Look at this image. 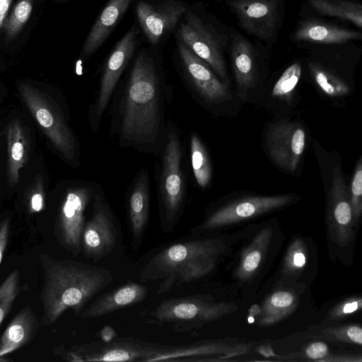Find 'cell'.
<instances>
[{"label": "cell", "instance_id": "6", "mask_svg": "<svg viewBox=\"0 0 362 362\" xmlns=\"http://www.w3.org/2000/svg\"><path fill=\"white\" fill-rule=\"evenodd\" d=\"M22 100L62 157L72 166L80 163L77 138L62 109L49 95L26 83L18 86Z\"/></svg>", "mask_w": 362, "mask_h": 362}, {"label": "cell", "instance_id": "24", "mask_svg": "<svg viewBox=\"0 0 362 362\" xmlns=\"http://www.w3.org/2000/svg\"><path fill=\"white\" fill-rule=\"evenodd\" d=\"M8 146L7 174L11 187L18 182L19 171L26 163L30 151V139L19 119H13L6 128Z\"/></svg>", "mask_w": 362, "mask_h": 362}, {"label": "cell", "instance_id": "43", "mask_svg": "<svg viewBox=\"0 0 362 362\" xmlns=\"http://www.w3.org/2000/svg\"><path fill=\"white\" fill-rule=\"evenodd\" d=\"M57 1H65V0H57Z\"/></svg>", "mask_w": 362, "mask_h": 362}, {"label": "cell", "instance_id": "3", "mask_svg": "<svg viewBox=\"0 0 362 362\" xmlns=\"http://www.w3.org/2000/svg\"><path fill=\"white\" fill-rule=\"evenodd\" d=\"M219 239L207 238L168 245L153 255L141 271V283L158 281L157 294L209 274L224 251Z\"/></svg>", "mask_w": 362, "mask_h": 362}, {"label": "cell", "instance_id": "32", "mask_svg": "<svg viewBox=\"0 0 362 362\" xmlns=\"http://www.w3.org/2000/svg\"><path fill=\"white\" fill-rule=\"evenodd\" d=\"M308 255V248L303 238H294L289 245L284 258L283 274L287 276L299 275L305 268Z\"/></svg>", "mask_w": 362, "mask_h": 362}, {"label": "cell", "instance_id": "27", "mask_svg": "<svg viewBox=\"0 0 362 362\" xmlns=\"http://www.w3.org/2000/svg\"><path fill=\"white\" fill-rule=\"evenodd\" d=\"M298 302L297 295L291 290L274 291L263 301L256 315V323L265 327L279 322L293 312Z\"/></svg>", "mask_w": 362, "mask_h": 362}, {"label": "cell", "instance_id": "11", "mask_svg": "<svg viewBox=\"0 0 362 362\" xmlns=\"http://www.w3.org/2000/svg\"><path fill=\"white\" fill-rule=\"evenodd\" d=\"M173 61L184 85L197 99L212 105L222 103L230 97L228 84L177 40H175Z\"/></svg>", "mask_w": 362, "mask_h": 362}, {"label": "cell", "instance_id": "14", "mask_svg": "<svg viewBox=\"0 0 362 362\" xmlns=\"http://www.w3.org/2000/svg\"><path fill=\"white\" fill-rule=\"evenodd\" d=\"M189 4L184 0H136V22L148 45L162 48Z\"/></svg>", "mask_w": 362, "mask_h": 362}, {"label": "cell", "instance_id": "13", "mask_svg": "<svg viewBox=\"0 0 362 362\" xmlns=\"http://www.w3.org/2000/svg\"><path fill=\"white\" fill-rule=\"evenodd\" d=\"M92 202V214L85 222L81 235V252L86 258L98 262L115 249L117 230L115 214L100 185Z\"/></svg>", "mask_w": 362, "mask_h": 362}, {"label": "cell", "instance_id": "15", "mask_svg": "<svg viewBox=\"0 0 362 362\" xmlns=\"http://www.w3.org/2000/svg\"><path fill=\"white\" fill-rule=\"evenodd\" d=\"M267 47L251 40L235 28L230 27L228 54L232 66L238 95L246 100L247 93L257 81L267 57Z\"/></svg>", "mask_w": 362, "mask_h": 362}, {"label": "cell", "instance_id": "26", "mask_svg": "<svg viewBox=\"0 0 362 362\" xmlns=\"http://www.w3.org/2000/svg\"><path fill=\"white\" fill-rule=\"evenodd\" d=\"M272 235V228L270 226L264 227L243 250L235 272L238 279L247 281L258 272L270 246Z\"/></svg>", "mask_w": 362, "mask_h": 362}, {"label": "cell", "instance_id": "35", "mask_svg": "<svg viewBox=\"0 0 362 362\" xmlns=\"http://www.w3.org/2000/svg\"><path fill=\"white\" fill-rule=\"evenodd\" d=\"M33 0H19L3 26L8 37H13L22 29L29 19Z\"/></svg>", "mask_w": 362, "mask_h": 362}, {"label": "cell", "instance_id": "38", "mask_svg": "<svg viewBox=\"0 0 362 362\" xmlns=\"http://www.w3.org/2000/svg\"><path fill=\"white\" fill-rule=\"evenodd\" d=\"M27 208L29 214L42 211L45 208V192L41 175L35 177L28 194L26 197Z\"/></svg>", "mask_w": 362, "mask_h": 362}, {"label": "cell", "instance_id": "29", "mask_svg": "<svg viewBox=\"0 0 362 362\" xmlns=\"http://www.w3.org/2000/svg\"><path fill=\"white\" fill-rule=\"evenodd\" d=\"M303 336L305 338L321 340L335 344L361 346L362 329L359 325L313 326L305 329Z\"/></svg>", "mask_w": 362, "mask_h": 362}, {"label": "cell", "instance_id": "9", "mask_svg": "<svg viewBox=\"0 0 362 362\" xmlns=\"http://www.w3.org/2000/svg\"><path fill=\"white\" fill-rule=\"evenodd\" d=\"M240 28L269 48L278 40L286 13L285 0H227Z\"/></svg>", "mask_w": 362, "mask_h": 362}, {"label": "cell", "instance_id": "34", "mask_svg": "<svg viewBox=\"0 0 362 362\" xmlns=\"http://www.w3.org/2000/svg\"><path fill=\"white\" fill-rule=\"evenodd\" d=\"M21 292L20 272L12 271L0 286V326Z\"/></svg>", "mask_w": 362, "mask_h": 362}, {"label": "cell", "instance_id": "31", "mask_svg": "<svg viewBox=\"0 0 362 362\" xmlns=\"http://www.w3.org/2000/svg\"><path fill=\"white\" fill-rule=\"evenodd\" d=\"M189 153L194 180L201 188H206L211 180V163L205 146L195 133L190 135Z\"/></svg>", "mask_w": 362, "mask_h": 362}, {"label": "cell", "instance_id": "23", "mask_svg": "<svg viewBox=\"0 0 362 362\" xmlns=\"http://www.w3.org/2000/svg\"><path fill=\"white\" fill-rule=\"evenodd\" d=\"M38 327L37 316L27 305L11 321L0 338V358L29 343Z\"/></svg>", "mask_w": 362, "mask_h": 362}, {"label": "cell", "instance_id": "40", "mask_svg": "<svg viewBox=\"0 0 362 362\" xmlns=\"http://www.w3.org/2000/svg\"><path fill=\"white\" fill-rule=\"evenodd\" d=\"M12 1L13 0H0V29L3 26Z\"/></svg>", "mask_w": 362, "mask_h": 362}, {"label": "cell", "instance_id": "41", "mask_svg": "<svg viewBox=\"0 0 362 362\" xmlns=\"http://www.w3.org/2000/svg\"><path fill=\"white\" fill-rule=\"evenodd\" d=\"M101 336L103 341H110L112 340L113 337L115 336V332L112 327H105L102 330Z\"/></svg>", "mask_w": 362, "mask_h": 362}, {"label": "cell", "instance_id": "39", "mask_svg": "<svg viewBox=\"0 0 362 362\" xmlns=\"http://www.w3.org/2000/svg\"><path fill=\"white\" fill-rule=\"evenodd\" d=\"M10 221L5 218L0 221V265L8 244Z\"/></svg>", "mask_w": 362, "mask_h": 362}, {"label": "cell", "instance_id": "18", "mask_svg": "<svg viewBox=\"0 0 362 362\" xmlns=\"http://www.w3.org/2000/svg\"><path fill=\"white\" fill-rule=\"evenodd\" d=\"M327 222L331 239L341 247L348 245L353 240L356 227L349 192L341 168L337 165L332 172L329 192Z\"/></svg>", "mask_w": 362, "mask_h": 362}, {"label": "cell", "instance_id": "30", "mask_svg": "<svg viewBox=\"0 0 362 362\" xmlns=\"http://www.w3.org/2000/svg\"><path fill=\"white\" fill-rule=\"evenodd\" d=\"M277 358L286 361H361V356L357 355H332L329 352V347L325 341L315 340L300 350L291 352Z\"/></svg>", "mask_w": 362, "mask_h": 362}, {"label": "cell", "instance_id": "42", "mask_svg": "<svg viewBox=\"0 0 362 362\" xmlns=\"http://www.w3.org/2000/svg\"><path fill=\"white\" fill-rule=\"evenodd\" d=\"M211 1H218V2H221V1H226L227 0H211Z\"/></svg>", "mask_w": 362, "mask_h": 362}, {"label": "cell", "instance_id": "2", "mask_svg": "<svg viewBox=\"0 0 362 362\" xmlns=\"http://www.w3.org/2000/svg\"><path fill=\"white\" fill-rule=\"evenodd\" d=\"M43 274L40 298L42 305L41 325L55 323L71 309L78 316L88 303L113 281L111 271L71 259L40 255Z\"/></svg>", "mask_w": 362, "mask_h": 362}, {"label": "cell", "instance_id": "25", "mask_svg": "<svg viewBox=\"0 0 362 362\" xmlns=\"http://www.w3.org/2000/svg\"><path fill=\"white\" fill-rule=\"evenodd\" d=\"M250 346L231 345L223 342L195 343L186 345H168L165 350L163 361H184L185 358L226 355V357L245 354Z\"/></svg>", "mask_w": 362, "mask_h": 362}, {"label": "cell", "instance_id": "12", "mask_svg": "<svg viewBox=\"0 0 362 362\" xmlns=\"http://www.w3.org/2000/svg\"><path fill=\"white\" fill-rule=\"evenodd\" d=\"M158 344L134 339H117L110 341L90 342L69 349L60 346L54 353L69 361H141L150 362Z\"/></svg>", "mask_w": 362, "mask_h": 362}, {"label": "cell", "instance_id": "19", "mask_svg": "<svg viewBox=\"0 0 362 362\" xmlns=\"http://www.w3.org/2000/svg\"><path fill=\"white\" fill-rule=\"evenodd\" d=\"M289 39L302 44H339L362 40L360 29L352 28L317 17H303L299 19Z\"/></svg>", "mask_w": 362, "mask_h": 362}, {"label": "cell", "instance_id": "28", "mask_svg": "<svg viewBox=\"0 0 362 362\" xmlns=\"http://www.w3.org/2000/svg\"><path fill=\"white\" fill-rule=\"evenodd\" d=\"M312 9L321 16L330 17L362 28V3L359 0H307Z\"/></svg>", "mask_w": 362, "mask_h": 362}, {"label": "cell", "instance_id": "20", "mask_svg": "<svg viewBox=\"0 0 362 362\" xmlns=\"http://www.w3.org/2000/svg\"><path fill=\"white\" fill-rule=\"evenodd\" d=\"M150 197L149 173L144 168L133 178L126 199L129 228L135 247L140 246L148 225Z\"/></svg>", "mask_w": 362, "mask_h": 362}, {"label": "cell", "instance_id": "21", "mask_svg": "<svg viewBox=\"0 0 362 362\" xmlns=\"http://www.w3.org/2000/svg\"><path fill=\"white\" fill-rule=\"evenodd\" d=\"M135 0H108L88 33L81 52V60L92 57L106 42Z\"/></svg>", "mask_w": 362, "mask_h": 362}, {"label": "cell", "instance_id": "33", "mask_svg": "<svg viewBox=\"0 0 362 362\" xmlns=\"http://www.w3.org/2000/svg\"><path fill=\"white\" fill-rule=\"evenodd\" d=\"M301 74V62L296 61L291 64L276 81L272 89V95L284 100H290L293 97Z\"/></svg>", "mask_w": 362, "mask_h": 362}, {"label": "cell", "instance_id": "8", "mask_svg": "<svg viewBox=\"0 0 362 362\" xmlns=\"http://www.w3.org/2000/svg\"><path fill=\"white\" fill-rule=\"evenodd\" d=\"M236 309L233 303L192 296L165 300L150 312L149 317L160 325H169L177 331H187L219 320Z\"/></svg>", "mask_w": 362, "mask_h": 362}, {"label": "cell", "instance_id": "22", "mask_svg": "<svg viewBox=\"0 0 362 362\" xmlns=\"http://www.w3.org/2000/svg\"><path fill=\"white\" fill-rule=\"evenodd\" d=\"M148 291L147 286L128 281L99 296L81 311L78 317L81 319H94L134 305L146 299Z\"/></svg>", "mask_w": 362, "mask_h": 362}, {"label": "cell", "instance_id": "37", "mask_svg": "<svg viewBox=\"0 0 362 362\" xmlns=\"http://www.w3.org/2000/svg\"><path fill=\"white\" fill-rule=\"evenodd\" d=\"M349 192L353 218L355 226L362 213V160L360 158L356 165Z\"/></svg>", "mask_w": 362, "mask_h": 362}, {"label": "cell", "instance_id": "5", "mask_svg": "<svg viewBox=\"0 0 362 362\" xmlns=\"http://www.w3.org/2000/svg\"><path fill=\"white\" fill-rule=\"evenodd\" d=\"M167 125L166 141L158 154L156 185L160 226L169 233L174 230L184 212L187 183L181 133L172 121Z\"/></svg>", "mask_w": 362, "mask_h": 362}, {"label": "cell", "instance_id": "7", "mask_svg": "<svg viewBox=\"0 0 362 362\" xmlns=\"http://www.w3.org/2000/svg\"><path fill=\"white\" fill-rule=\"evenodd\" d=\"M144 40L141 29L135 21L124 35L117 42L105 58L99 86L90 104L88 120L90 129L96 133L99 129L105 112L118 83L131 63L137 49Z\"/></svg>", "mask_w": 362, "mask_h": 362}, {"label": "cell", "instance_id": "16", "mask_svg": "<svg viewBox=\"0 0 362 362\" xmlns=\"http://www.w3.org/2000/svg\"><path fill=\"white\" fill-rule=\"evenodd\" d=\"M293 199L291 194L241 198L213 211L199 228L209 230L237 223L282 208Z\"/></svg>", "mask_w": 362, "mask_h": 362}, {"label": "cell", "instance_id": "1", "mask_svg": "<svg viewBox=\"0 0 362 362\" xmlns=\"http://www.w3.org/2000/svg\"><path fill=\"white\" fill-rule=\"evenodd\" d=\"M162 48L141 46L114 96L110 133L118 146L158 155L167 139L168 85Z\"/></svg>", "mask_w": 362, "mask_h": 362}, {"label": "cell", "instance_id": "4", "mask_svg": "<svg viewBox=\"0 0 362 362\" xmlns=\"http://www.w3.org/2000/svg\"><path fill=\"white\" fill-rule=\"evenodd\" d=\"M230 28L204 3L196 2L189 4L174 35L175 40L204 60L221 81L228 84L226 54Z\"/></svg>", "mask_w": 362, "mask_h": 362}, {"label": "cell", "instance_id": "17", "mask_svg": "<svg viewBox=\"0 0 362 362\" xmlns=\"http://www.w3.org/2000/svg\"><path fill=\"white\" fill-rule=\"evenodd\" d=\"M267 147L273 161L281 168L293 173L305 146V132L298 123L281 121L271 125L267 133Z\"/></svg>", "mask_w": 362, "mask_h": 362}, {"label": "cell", "instance_id": "36", "mask_svg": "<svg viewBox=\"0 0 362 362\" xmlns=\"http://www.w3.org/2000/svg\"><path fill=\"white\" fill-rule=\"evenodd\" d=\"M361 308L362 298L361 296L349 297L331 308L321 325H332L334 322L344 320L359 311Z\"/></svg>", "mask_w": 362, "mask_h": 362}, {"label": "cell", "instance_id": "10", "mask_svg": "<svg viewBox=\"0 0 362 362\" xmlns=\"http://www.w3.org/2000/svg\"><path fill=\"white\" fill-rule=\"evenodd\" d=\"M98 185L92 181H80L68 187L62 197L56 218L55 235L59 244L74 256L81 252L85 212Z\"/></svg>", "mask_w": 362, "mask_h": 362}]
</instances>
